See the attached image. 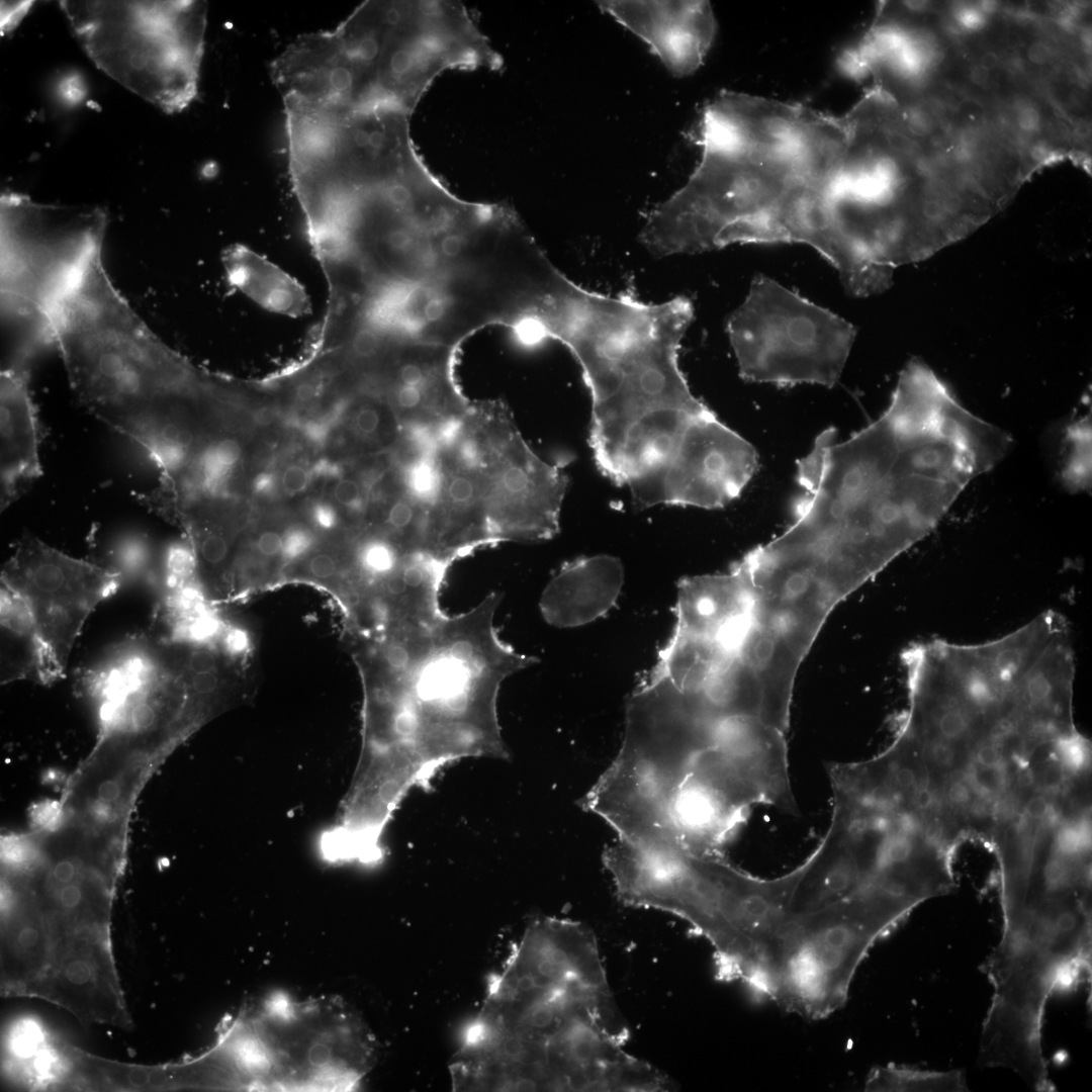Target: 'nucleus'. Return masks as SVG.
<instances>
[{
  "label": "nucleus",
  "instance_id": "20",
  "mask_svg": "<svg viewBox=\"0 0 1092 1092\" xmlns=\"http://www.w3.org/2000/svg\"><path fill=\"white\" fill-rule=\"evenodd\" d=\"M866 1091H967V1081L960 1070L928 1071L889 1064L872 1069Z\"/></svg>",
  "mask_w": 1092,
  "mask_h": 1092
},
{
  "label": "nucleus",
  "instance_id": "1",
  "mask_svg": "<svg viewBox=\"0 0 1092 1092\" xmlns=\"http://www.w3.org/2000/svg\"><path fill=\"white\" fill-rule=\"evenodd\" d=\"M996 461L979 418L937 379L903 372L877 420L843 441L824 430L797 461L793 520L774 544L852 593L926 537Z\"/></svg>",
  "mask_w": 1092,
  "mask_h": 1092
},
{
  "label": "nucleus",
  "instance_id": "8",
  "mask_svg": "<svg viewBox=\"0 0 1092 1092\" xmlns=\"http://www.w3.org/2000/svg\"><path fill=\"white\" fill-rule=\"evenodd\" d=\"M87 56L111 79L166 113L197 95L207 4L197 0L61 1Z\"/></svg>",
  "mask_w": 1092,
  "mask_h": 1092
},
{
  "label": "nucleus",
  "instance_id": "4",
  "mask_svg": "<svg viewBox=\"0 0 1092 1092\" xmlns=\"http://www.w3.org/2000/svg\"><path fill=\"white\" fill-rule=\"evenodd\" d=\"M845 140L841 116L723 90L702 112L699 164L648 212L640 241L656 256L749 243H799L818 252Z\"/></svg>",
  "mask_w": 1092,
  "mask_h": 1092
},
{
  "label": "nucleus",
  "instance_id": "22",
  "mask_svg": "<svg viewBox=\"0 0 1092 1092\" xmlns=\"http://www.w3.org/2000/svg\"><path fill=\"white\" fill-rule=\"evenodd\" d=\"M283 546L280 553L283 560L292 562L306 555L314 546L315 538L310 530L302 526H291L283 534Z\"/></svg>",
  "mask_w": 1092,
  "mask_h": 1092
},
{
  "label": "nucleus",
  "instance_id": "24",
  "mask_svg": "<svg viewBox=\"0 0 1092 1092\" xmlns=\"http://www.w3.org/2000/svg\"><path fill=\"white\" fill-rule=\"evenodd\" d=\"M309 518L311 523L323 531H332L336 529L340 523V517L337 510L332 505L325 502H318L311 506L309 509Z\"/></svg>",
  "mask_w": 1092,
  "mask_h": 1092
},
{
  "label": "nucleus",
  "instance_id": "23",
  "mask_svg": "<svg viewBox=\"0 0 1092 1092\" xmlns=\"http://www.w3.org/2000/svg\"><path fill=\"white\" fill-rule=\"evenodd\" d=\"M221 649L232 657L239 658L248 653L251 647L249 632L238 626L225 628L220 638Z\"/></svg>",
  "mask_w": 1092,
  "mask_h": 1092
},
{
  "label": "nucleus",
  "instance_id": "2",
  "mask_svg": "<svg viewBox=\"0 0 1092 1092\" xmlns=\"http://www.w3.org/2000/svg\"><path fill=\"white\" fill-rule=\"evenodd\" d=\"M450 1063L454 1090L662 1092L670 1079L625 1050L594 933L555 917L532 921L487 983Z\"/></svg>",
  "mask_w": 1092,
  "mask_h": 1092
},
{
  "label": "nucleus",
  "instance_id": "11",
  "mask_svg": "<svg viewBox=\"0 0 1092 1092\" xmlns=\"http://www.w3.org/2000/svg\"><path fill=\"white\" fill-rule=\"evenodd\" d=\"M107 221L101 207L43 204L3 192L1 299L33 309L50 322L101 254Z\"/></svg>",
  "mask_w": 1092,
  "mask_h": 1092
},
{
  "label": "nucleus",
  "instance_id": "16",
  "mask_svg": "<svg viewBox=\"0 0 1092 1092\" xmlns=\"http://www.w3.org/2000/svg\"><path fill=\"white\" fill-rule=\"evenodd\" d=\"M675 629L718 642L729 656L745 628L748 596L731 569L685 577L677 585Z\"/></svg>",
  "mask_w": 1092,
  "mask_h": 1092
},
{
  "label": "nucleus",
  "instance_id": "14",
  "mask_svg": "<svg viewBox=\"0 0 1092 1092\" xmlns=\"http://www.w3.org/2000/svg\"><path fill=\"white\" fill-rule=\"evenodd\" d=\"M623 583L624 568L617 557L600 554L567 562L542 593V616L558 628L585 625L614 607Z\"/></svg>",
  "mask_w": 1092,
  "mask_h": 1092
},
{
  "label": "nucleus",
  "instance_id": "15",
  "mask_svg": "<svg viewBox=\"0 0 1092 1092\" xmlns=\"http://www.w3.org/2000/svg\"><path fill=\"white\" fill-rule=\"evenodd\" d=\"M0 443L3 512L41 475L37 417L28 389V369L1 370Z\"/></svg>",
  "mask_w": 1092,
  "mask_h": 1092
},
{
  "label": "nucleus",
  "instance_id": "29",
  "mask_svg": "<svg viewBox=\"0 0 1092 1092\" xmlns=\"http://www.w3.org/2000/svg\"><path fill=\"white\" fill-rule=\"evenodd\" d=\"M255 491L257 493L267 494L274 487V480L270 474L258 475L254 482Z\"/></svg>",
  "mask_w": 1092,
  "mask_h": 1092
},
{
  "label": "nucleus",
  "instance_id": "5",
  "mask_svg": "<svg viewBox=\"0 0 1092 1092\" xmlns=\"http://www.w3.org/2000/svg\"><path fill=\"white\" fill-rule=\"evenodd\" d=\"M18 868H3L2 991L55 1003L84 1024L131 1026L113 961L110 914L118 852L73 824ZM52 832V833H53Z\"/></svg>",
  "mask_w": 1092,
  "mask_h": 1092
},
{
  "label": "nucleus",
  "instance_id": "30",
  "mask_svg": "<svg viewBox=\"0 0 1092 1092\" xmlns=\"http://www.w3.org/2000/svg\"><path fill=\"white\" fill-rule=\"evenodd\" d=\"M275 412L272 408H263L257 412V419L261 424L267 425L273 421Z\"/></svg>",
  "mask_w": 1092,
  "mask_h": 1092
},
{
  "label": "nucleus",
  "instance_id": "12",
  "mask_svg": "<svg viewBox=\"0 0 1092 1092\" xmlns=\"http://www.w3.org/2000/svg\"><path fill=\"white\" fill-rule=\"evenodd\" d=\"M120 572L78 559L24 535L1 570V585L27 609L41 645L46 681L64 673L74 643L98 604L114 594Z\"/></svg>",
  "mask_w": 1092,
  "mask_h": 1092
},
{
  "label": "nucleus",
  "instance_id": "19",
  "mask_svg": "<svg viewBox=\"0 0 1092 1092\" xmlns=\"http://www.w3.org/2000/svg\"><path fill=\"white\" fill-rule=\"evenodd\" d=\"M19 678L47 682L43 654L24 604L1 585V681Z\"/></svg>",
  "mask_w": 1092,
  "mask_h": 1092
},
{
  "label": "nucleus",
  "instance_id": "26",
  "mask_svg": "<svg viewBox=\"0 0 1092 1092\" xmlns=\"http://www.w3.org/2000/svg\"><path fill=\"white\" fill-rule=\"evenodd\" d=\"M1 27L5 31L11 29L12 26L22 18V16L28 11L31 2H1Z\"/></svg>",
  "mask_w": 1092,
  "mask_h": 1092
},
{
  "label": "nucleus",
  "instance_id": "7",
  "mask_svg": "<svg viewBox=\"0 0 1092 1092\" xmlns=\"http://www.w3.org/2000/svg\"><path fill=\"white\" fill-rule=\"evenodd\" d=\"M212 1050L226 1090L352 1091L373 1064L375 1038L337 999L278 993L234 1018Z\"/></svg>",
  "mask_w": 1092,
  "mask_h": 1092
},
{
  "label": "nucleus",
  "instance_id": "21",
  "mask_svg": "<svg viewBox=\"0 0 1092 1092\" xmlns=\"http://www.w3.org/2000/svg\"><path fill=\"white\" fill-rule=\"evenodd\" d=\"M381 408L372 400L360 402L354 411L353 424L360 437L374 439L380 435L384 425Z\"/></svg>",
  "mask_w": 1092,
  "mask_h": 1092
},
{
  "label": "nucleus",
  "instance_id": "13",
  "mask_svg": "<svg viewBox=\"0 0 1092 1092\" xmlns=\"http://www.w3.org/2000/svg\"><path fill=\"white\" fill-rule=\"evenodd\" d=\"M598 7L647 43L675 77L695 73L713 43L717 22L709 1L604 0Z\"/></svg>",
  "mask_w": 1092,
  "mask_h": 1092
},
{
  "label": "nucleus",
  "instance_id": "25",
  "mask_svg": "<svg viewBox=\"0 0 1092 1092\" xmlns=\"http://www.w3.org/2000/svg\"><path fill=\"white\" fill-rule=\"evenodd\" d=\"M310 480L309 473L299 465L288 466L281 477V485L285 492L290 495L300 493L306 489Z\"/></svg>",
  "mask_w": 1092,
  "mask_h": 1092
},
{
  "label": "nucleus",
  "instance_id": "27",
  "mask_svg": "<svg viewBox=\"0 0 1092 1092\" xmlns=\"http://www.w3.org/2000/svg\"><path fill=\"white\" fill-rule=\"evenodd\" d=\"M337 562L333 556L320 553L312 556L308 562L309 572L317 578L327 579L334 576L337 572Z\"/></svg>",
  "mask_w": 1092,
  "mask_h": 1092
},
{
  "label": "nucleus",
  "instance_id": "9",
  "mask_svg": "<svg viewBox=\"0 0 1092 1092\" xmlns=\"http://www.w3.org/2000/svg\"><path fill=\"white\" fill-rule=\"evenodd\" d=\"M726 331L740 377L780 387L834 386L856 336L844 318L764 275L754 277Z\"/></svg>",
  "mask_w": 1092,
  "mask_h": 1092
},
{
  "label": "nucleus",
  "instance_id": "6",
  "mask_svg": "<svg viewBox=\"0 0 1092 1092\" xmlns=\"http://www.w3.org/2000/svg\"><path fill=\"white\" fill-rule=\"evenodd\" d=\"M694 317L690 298L648 303L632 291L617 295L585 289L547 258L528 273L514 324L528 346L550 339L578 363L590 402L616 399L679 356Z\"/></svg>",
  "mask_w": 1092,
  "mask_h": 1092
},
{
  "label": "nucleus",
  "instance_id": "28",
  "mask_svg": "<svg viewBox=\"0 0 1092 1092\" xmlns=\"http://www.w3.org/2000/svg\"><path fill=\"white\" fill-rule=\"evenodd\" d=\"M258 551L267 557L278 555L282 551L283 539L282 535L275 531L263 532L257 539Z\"/></svg>",
  "mask_w": 1092,
  "mask_h": 1092
},
{
  "label": "nucleus",
  "instance_id": "3",
  "mask_svg": "<svg viewBox=\"0 0 1092 1092\" xmlns=\"http://www.w3.org/2000/svg\"><path fill=\"white\" fill-rule=\"evenodd\" d=\"M499 593L433 624L376 636L370 652L360 757L346 795L378 820L414 787H427L465 757L504 758L497 717L502 684L537 662L498 635Z\"/></svg>",
  "mask_w": 1092,
  "mask_h": 1092
},
{
  "label": "nucleus",
  "instance_id": "17",
  "mask_svg": "<svg viewBox=\"0 0 1092 1092\" xmlns=\"http://www.w3.org/2000/svg\"><path fill=\"white\" fill-rule=\"evenodd\" d=\"M221 259L231 285L262 308L290 317L310 312L311 303L304 287L266 257L235 244L224 249Z\"/></svg>",
  "mask_w": 1092,
  "mask_h": 1092
},
{
  "label": "nucleus",
  "instance_id": "10",
  "mask_svg": "<svg viewBox=\"0 0 1092 1092\" xmlns=\"http://www.w3.org/2000/svg\"><path fill=\"white\" fill-rule=\"evenodd\" d=\"M893 928L852 902L788 918L750 989L788 1012L812 1020L826 1018L844 1006L857 969Z\"/></svg>",
  "mask_w": 1092,
  "mask_h": 1092
},
{
  "label": "nucleus",
  "instance_id": "18",
  "mask_svg": "<svg viewBox=\"0 0 1092 1092\" xmlns=\"http://www.w3.org/2000/svg\"><path fill=\"white\" fill-rule=\"evenodd\" d=\"M731 661L718 642L674 629L656 664L639 682L667 679L685 692H702Z\"/></svg>",
  "mask_w": 1092,
  "mask_h": 1092
}]
</instances>
